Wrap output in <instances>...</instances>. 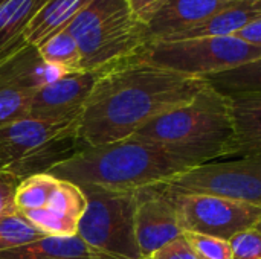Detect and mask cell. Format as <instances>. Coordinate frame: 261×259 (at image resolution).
Instances as JSON below:
<instances>
[{
    "label": "cell",
    "mask_w": 261,
    "mask_h": 259,
    "mask_svg": "<svg viewBox=\"0 0 261 259\" xmlns=\"http://www.w3.org/2000/svg\"><path fill=\"white\" fill-rule=\"evenodd\" d=\"M206 85L203 78L136 56L124 60L98 72L78 119V140L84 148L127 139L154 118L190 102Z\"/></svg>",
    "instance_id": "cell-1"
},
{
    "label": "cell",
    "mask_w": 261,
    "mask_h": 259,
    "mask_svg": "<svg viewBox=\"0 0 261 259\" xmlns=\"http://www.w3.org/2000/svg\"><path fill=\"white\" fill-rule=\"evenodd\" d=\"M197 165V162L162 145L130 136L106 145L84 147L46 172L76 186L93 185L135 192L165 185Z\"/></svg>",
    "instance_id": "cell-2"
},
{
    "label": "cell",
    "mask_w": 261,
    "mask_h": 259,
    "mask_svg": "<svg viewBox=\"0 0 261 259\" xmlns=\"http://www.w3.org/2000/svg\"><path fill=\"white\" fill-rule=\"evenodd\" d=\"M133 136L199 165L228 159L234 136L229 98L208 84L190 102L154 118Z\"/></svg>",
    "instance_id": "cell-3"
},
{
    "label": "cell",
    "mask_w": 261,
    "mask_h": 259,
    "mask_svg": "<svg viewBox=\"0 0 261 259\" xmlns=\"http://www.w3.org/2000/svg\"><path fill=\"white\" fill-rule=\"evenodd\" d=\"M67 31L80 47L83 72H102L138 55L148 43L130 0H90Z\"/></svg>",
    "instance_id": "cell-4"
},
{
    "label": "cell",
    "mask_w": 261,
    "mask_h": 259,
    "mask_svg": "<svg viewBox=\"0 0 261 259\" xmlns=\"http://www.w3.org/2000/svg\"><path fill=\"white\" fill-rule=\"evenodd\" d=\"M81 148L78 121L47 122L26 118L0 128V163L5 172L18 180L46 172Z\"/></svg>",
    "instance_id": "cell-5"
},
{
    "label": "cell",
    "mask_w": 261,
    "mask_h": 259,
    "mask_svg": "<svg viewBox=\"0 0 261 259\" xmlns=\"http://www.w3.org/2000/svg\"><path fill=\"white\" fill-rule=\"evenodd\" d=\"M136 58L173 72L203 78L261 58V47L239 37H202L176 41H151Z\"/></svg>",
    "instance_id": "cell-6"
},
{
    "label": "cell",
    "mask_w": 261,
    "mask_h": 259,
    "mask_svg": "<svg viewBox=\"0 0 261 259\" xmlns=\"http://www.w3.org/2000/svg\"><path fill=\"white\" fill-rule=\"evenodd\" d=\"M80 188L87 205L76 235L113 259H142L135 235L136 191H113L93 185Z\"/></svg>",
    "instance_id": "cell-7"
},
{
    "label": "cell",
    "mask_w": 261,
    "mask_h": 259,
    "mask_svg": "<svg viewBox=\"0 0 261 259\" xmlns=\"http://www.w3.org/2000/svg\"><path fill=\"white\" fill-rule=\"evenodd\" d=\"M167 194H203L261 208V156L197 165L162 185Z\"/></svg>",
    "instance_id": "cell-8"
},
{
    "label": "cell",
    "mask_w": 261,
    "mask_h": 259,
    "mask_svg": "<svg viewBox=\"0 0 261 259\" xmlns=\"http://www.w3.org/2000/svg\"><path fill=\"white\" fill-rule=\"evenodd\" d=\"M165 191V189H164ZM176 206L184 234H202L229 241L251 229L261 217L260 206L203 194H168Z\"/></svg>",
    "instance_id": "cell-9"
},
{
    "label": "cell",
    "mask_w": 261,
    "mask_h": 259,
    "mask_svg": "<svg viewBox=\"0 0 261 259\" xmlns=\"http://www.w3.org/2000/svg\"><path fill=\"white\" fill-rule=\"evenodd\" d=\"M66 72L47 66L28 44L0 64V128L29 118L34 93Z\"/></svg>",
    "instance_id": "cell-10"
},
{
    "label": "cell",
    "mask_w": 261,
    "mask_h": 259,
    "mask_svg": "<svg viewBox=\"0 0 261 259\" xmlns=\"http://www.w3.org/2000/svg\"><path fill=\"white\" fill-rule=\"evenodd\" d=\"M135 235L142 258L184 235L176 206L162 185L136 191Z\"/></svg>",
    "instance_id": "cell-11"
},
{
    "label": "cell",
    "mask_w": 261,
    "mask_h": 259,
    "mask_svg": "<svg viewBox=\"0 0 261 259\" xmlns=\"http://www.w3.org/2000/svg\"><path fill=\"white\" fill-rule=\"evenodd\" d=\"M96 72H67L32 96L29 118L47 122L78 121L96 82Z\"/></svg>",
    "instance_id": "cell-12"
},
{
    "label": "cell",
    "mask_w": 261,
    "mask_h": 259,
    "mask_svg": "<svg viewBox=\"0 0 261 259\" xmlns=\"http://www.w3.org/2000/svg\"><path fill=\"white\" fill-rule=\"evenodd\" d=\"M83 189L70 182L60 180L44 208L23 214L43 235L75 237L80 220L86 211Z\"/></svg>",
    "instance_id": "cell-13"
},
{
    "label": "cell",
    "mask_w": 261,
    "mask_h": 259,
    "mask_svg": "<svg viewBox=\"0 0 261 259\" xmlns=\"http://www.w3.org/2000/svg\"><path fill=\"white\" fill-rule=\"evenodd\" d=\"M229 0H168L145 24L148 43L170 40L203 23Z\"/></svg>",
    "instance_id": "cell-14"
},
{
    "label": "cell",
    "mask_w": 261,
    "mask_h": 259,
    "mask_svg": "<svg viewBox=\"0 0 261 259\" xmlns=\"http://www.w3.org/2000/svg\"><path fill=\"white\" fill-rule=\"evenodd\" d=\"M228 98L234 130L229 157L261 156V92L234 93Z\"/></svg>",
    "instance_id": "cell-15"
},
{
    "label": "cell",
    "mask_w": 261,
    "mask_h": 259,
    "mask_svg": "<svg viewBox=\"0 0 261 259\" xmlns=\"http://www.w3.org/2000/svg\"><path fill=\"white\" fill-rule=\"evenodd\" d=\"M261 17V0H229L203 23L170 40L176 41L202 37H237L246 26Z\"/></svg>",
    "instance_id": "cell-16"
},
{
    "label": "cell",
    "mask_w": 261,
    "mask_h": 259,
    "mask_svg": "<svg viewBox=\"0 0 261 259\" xmlns=\"http://www.w3.org/2000/svg\"><path fill=\"white\" fill-rule=\"evenodd\" d=\"M0 259H113L75 237L44 235L29 244L0 252Z\"/></svg>",
    "instance_id": "cell-17"
},
{
    "label": "cell",
    "mask_w": 261,
    "mask_h": 259,
    "mask_svg": "<svg viewBox=\"0 0 261 259\" xmlns=\"http://www.w3.org/2000/svg\"><path fill=\"white\" fill-rule=\"evenodd\" d=\"M46 0H8L0 6V64L23 47L26 29Z\"/></svg>",
    "instance_id": "cell-18"
},
{
    "label": "cell",
    "mask_w": 261,
    "mask_h": 259,
    "mask_svg": "<svg viewBox=\"0 0 261 259\" xmlns=\"http://www.w3.org/2000/svg\"><path fill=\"white\" fill-rule=\"evenodd\" d=\"M90 0H46L26 29V43L37 47L54 34L66 29Z\"/></svg>",
    "instance_id": "cell-19"
},
{
    "label": "cell",
    "mask_w": 261,
    "mask_h": 259,
    "mask_svg": "<svg viewBox=\"0 0 261 259\" xmlns=\"http://www.w3.org/2000/svg\"><path fill=\"white\" fill-rule=\"evenodd\" d=\"M37 50L47 66L60 69L66 73L83 72L80 47L67 27L44 40L40 46H37Z\"/></svg>",
    "instance_id": "cell-20"
},
{
    "label": "cell",
    "mask_w": 261,
    "mask_h": 259,
    "mask_svg": "<svg viewBox=\"0 0 261 259\" xmlns=\"http://www.w3.org/2000/svg\"><path fill=\"white\" fill-rule=\"evenodd\" d=\"M58 183L60 180L47 172H38L20 180L14 197L15 209L20 214H28L44 208Z\"/></svg>",
    "instance_id": "cell-21"
},
{
    "label": "cell",
    "mask_w": 261,
    "mask_h": 259,
    "mask_svg": "<svg viewBox=\"0 0 261 259\" xmlns=\"http://www.w3.org/2000/svg\"><path fill=\"white\" fill-rule=\"evenodd\" d=\"M208 84L225 95L261 92V58L246 63L240 67L211 75Z\"/></svg>",
    "instance_id": "cell-22"
},
{
    "label": "cell",
    "mask_w": 261,
    "mask_h": 259,
    "mask_svg": "<svg viewBox=\"0 0 261 259\" xmlns=\"http://www.w3.org/2000/svg\"><path fill=\"white\" fill-rule=\"evenodd\" d=\"M44 237L17 209L0 214V252L29 244Z\"/></svg>",
    "instance_id": "cell-23"
},
{
    "label": "cell",
    "mask_w": 261,
    "mask_h": 259,
    "mask_svg": "<svg viewBox=\"0 0 261 259\" xmlns=\"http://www.w3.org/2000/svg\"><path fill=\"white\" fill-rule=\"evenodd\" d=\"M184 237L193 247L197 259H232L229 241L202 234L185 232Z\"/></svg>",
    "instance_id": "cell-24"
},
{
    "label": "cell",
    "mask_w": 261,
    "mask_h": 259,
    "mask_svg": "<svg viewBox=\"0 0 261 259\" xmlns=\"http://www.w3.org/2000/svg\"><path fill=\"white\" fill-rule=\"evenodd\" d=\"M232 259H261V234L255 229H246L229 240Z\"/></svg>",
    "instance_id": "cell-25"
},
{
    "label": "cell",
    "mask_w": 261,
    "mask_h": 259,
    "mask_svg": "<svg viewBox=\"0 0 261 259\" xmlns=\"http://www.w3.org/2000/svg\"><path fill=\"white\" fill-rule=\"evenodd\" d=\"M150 259H197V255L194 253L187 238L182 235L156 250Z\"/></svg>",
    "instance_id": "cell-26"
},
{
    "label": "cell",
    "mask_w": 261,
    "mask_h": 259,
    "mask_svg": "<svg viewBox=\"0 0 261 259\" xmlns=\"http://www.w3.org/2000/svg\"><path fill=\"white\" fill-rule=\"evenodd\" d=\"M20 180L8 172H0V214L15 211L14 197Z\"/></svg>",
    "instance_id": "cell-27"
},
{
    "label": "cell",
    "mask_w": 261,
    "mask_h": 259,
    "mask_svg": "<svg viewBox=\"0 0 261 259\" xmlns=\"http://www.w3.org/2000/svg\"><path fill=\"white\" fill-rule=\"evenodd\" d=\"M168 0H130L132 9L139 21L144 24L148 23V20L167 3Z\"/></svg>",
    "instance_id": "cell-28"
},
{
    "label": "cell",
    "mask_w": 261,
    "mask_h": 259,
    "mask_svg": "<svg viewBox=\"0 0 261 259\" xmlns=\"http://www.w3.org/2000/svg\"><path fill=\"white\" fill-rule=\"evenodd\" d=\"M237 37L249 44L261 47V17L254 23H251L249 26H246L240 34H237Z\"/></svg>",
    "instance_id": "cell-29"
},
{
    "label": "cell",
    "mask_w": 261,
    "mask_h": 259,
    "mask_svg": "<svg viewBox=\"0 0 261 259\" xmlns=\"http://www.w3.org/2000/svg\"><path fill=\"white\" fill-rule=\"evenodd\" d=\"M254 227H255V229H257V231H258V232H260V234H261V217H260V220L257 221V224H255Z\"/></svg>",
    "instance_id": "cell-30"
},
{
    "label": "cell",
    "mask_w": 261,
    "mask_h": 259,
    "mask_svg": "<svg viewBox=\"0 0 261 259\" xmlns=\"http://www.w3.org/2000/svg\"><path fill=\"white\" fill-rule=\"evenodd\" d=\"M0 172H5V171H3V166H2V163H0Z\"/></svg>",
    "instance_id": "cell-31"
},
{
    "label": "cell",
    "mask_w": 261,
    "mask_h": 259,
    "mask_svg": "<svg viewBox=\"0 0 261 259\" xmlns=\"http://www.w3.org/2000/svg\"><path fill=\"white\" fill-rule=\"evenodd\" d=\"M5 2H8V0H0V6H2V5H3Z\"/></svg>",
    "instance_id": "cell-32"
},
{
    "label": "cell",
    "mask_w": 261,
    "mask_h": 259,
    "mask_svg": "<svg viewBox=\"0 0 261 259\" xmlns=\"http://www.w3.org/2000/svg\"><path fill=\"white\" fill-rule=\"evenodd\" d=\"M142 259H150V258H142Z\"/></svg>",
    "instance_id": "cell-33"
}]
</instances>
